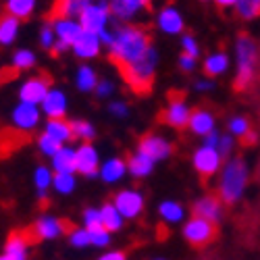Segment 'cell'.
Instances as JSON below:
<instances>
[{"mask_svg":"<svg viewBox=\"0 0 260 260\" xmlns=\"http://www.w3.org/2000/svg\"><path fill=\"white\" fill-rule=\"evenodd\" d=\"M52 162V171L54 173H77V165H75V148L71 146H62L58 152L50 158Z\"/></svg>","mask_w":260,"mask_h":260,"instance_id":"f546056e","label":"cell"},{"mask_svg":"<svg viewBox=\"0 0 260 260\" xmlns=\"http://www.w3.org/2000/svg\"><path fill=\"white\" fill-rule=\"evenodd\" d=\"M0 71H3V69H0Z\"/></svg>","mask_w":260,"mask_h":260,"instance_id":"6f0895ef","label":"cell"},{"mask_svg":"<svg viewBox=\"0 0 260 260\" xmlns=\"http://www.w3.org/2000/svg\"><path fill=\"white\" fill-rule=\"evenodd\" d=\"M154 165L156 162L148 154H144L142 150H136L127 158V175H132L134 179H146L154 171Z\"/></svg>","mask_w":260,"mask_h":260,"instance_id":"603a6c76","label":"cell"},{"mask_svg":"<svg viewBox=\"0 0 260 260\" xmlns=\"http://www.w3.org/2000/svg\"><path fill=\"white\" fill-rule=\"evenodd\" d=\"M111 5L108 0H94L92 5H88L83 9V13L79 15V23L85 31H92V34H102L104 29L111 27Z\"/></svg>","mask_w":260,"mask_h":260,"instance_id":"8992f818","label":"cell"},{"mask_svg":"<svg viewBox=\"0 0 260 260\" xmlns=\"http://www.w3.org/2000/svg\"><path fill=\"white\" fill-rule=\"evenodd\" d=\"M227 134L233 136L235 140H242V142H244V140L252 134V123H250V119L244 117V115H233V117H229V121H227Z\"/></svg>","mask_w":260,"mask_h":260,"instance_id":"8d00e7d4","label":"cell"},{"mask_svg":"<svg viewBox=\"0 0 260 260\" xmlns=\"http://www.w3.org/2000/svg\"><path fill=\"white\" fill-rule=\"evenodd\" d=\"M212 88H214V81L210 77H202V79L193 81V90H196V92H208Z\"/></svg>","mask_w":260,"mask_h":260,"instance_id":"f907efd6","label":"cell"},{"mask_svg":"<svg viewBox=\"0 0 260 260\" xmlns=\"http://www.w3.org/2000/svg\"><path fill=\"white\" fill-rule=\"evenodd\" d=\"M212 3L219 7V9H233L237 0H212Z\"/></svg>","mask_w":260,"mask_h":260,"instance_id":"f5cc1de1","label":"cell"},{"mask_svg":"<svg viewBox=\"0 0 260 260\" xmlns=\"http://www.w3.org/2000/svg\"><path fill=\"white\" fill-rule=\"evenodd\" d=\"M42 134L50 136L60 146H67L73 140V127H71V121H67V119H46L44 132Z\"/></svg>","mask_w":260,"mask_h":260,"instance_id":"d4e9b609","label":"cell"},{"mask_svg":"<svg viewBox=\"0 0 260 260\" xmlns=\"http://www.w3.org/2000/svg\"><path fill=\"white\" fill-rule=\"evenodd\" d=\"M71 127H73V138L79 140L81 144L85 142H92L96 138V127L85 121V119H77V121H71Z\"/></svg>","mask_w":260,"mask_h":260,"instance_id":"ab89813d","label":"cell"},{"mask_svg":"<svg viewBox=\"0 0 260 260\" xmlns=\"http://www.w3.org/2000/svg\"><path fill=\"white\" fill-rule=\"evenodd\" d=\"M111 202L117 206V210L123 214L125 221L138 219V216L144 212V206H146L144 193L140 189H134V187H127V189L117 191Z\"/></svg>","mask_w":260,"mask_h":260,"instance_id":"8fae6325","label":"cell"},{"mask_svg":"<svg viewBox=\"0 0 260 260\" xmlns=\"http://www.w3.org/2000/svg\"><path fill=\"white\" fill-rule=\"evenodd\" d=\"M52 181H54V173L48 167H44V165L36 167V171H34V185H36V191H38V198L42 202H46L48 189L52 187Z\"/></svg>","mask_w":260,"mask_h":260,"instance_id":"d6a6232c","label":"cell"},{"mask_svg":"<svg viewBox=\"0 0 260 260\" xmlns=\"http://www.w3.org/2000/svg\"><path fill=\"white\" fill-rule=\"evenodd\" d=\"M34 240H42V242H52V240H58V237L67 235L71 231L69 223L60 219L56 214H40L34 227L29 229Z\"/></svg>","mask_w":260,"mask_h":260,"instance_id":"30bf717a","label":"cell"},{"mask_svg":"<svg viewBox=\"0 0 260 260\" xmlns=\"http://www.w3.org/2000/svg\"><path fill=\"white\" fill-rule=\"evenodd\" d=\"M127 175V160L119 158V156H113L102 162L100 167V179L104 183H119L123 177Z\"/></svg>","mask_w":260,"mask_h":260,"instance_id":"4316f807","label":"cell"},{"mask_svg":"<svg viewBox=\"0 0 260 260\" xmlns=\"http://www.w3.org/2000/svg\"><path fill=\"white\" fill-rule=\"evenodd\" d=\"M98 73L94 67H90V64H81V67L77 69V75H75V85L77 90L88 94V92H94L96 85H98Z\"/></svg>","mask_w":260,"mask_h":260,"instance_id":"e575fe53","label":"cell"},{"mask_svg":"<svg viewBox=\"0 0 260 260\" xmlns=\"http://www.w3.org/2000/svg\"><path fill=\"white\" fill-rule=\"evenodd\" d=\"M233 9L240 19L252 21V19L260 17V0H237Z\"/></svg>","mask_w":260,"mask_h":260,"instance_id":"f35d334b","label":"cell"},{"mask_svg":"<svg viewBox=\"0 0 260 260\" xmlns=\"http://www.w3.org/2000/svg\"><path fill=\"white\" fill-rule=\"evenodd\" d=\"M96 98L98 100H106V98H111L115 94V83L111 79H100L98 85H96V90H94Z\"/></svg>","mask_w":260,"mask_h":260,"instance_id":"7dc6e473","label":"cell"},{"mask_svg":"<svg viewBox=\"0 0 260 260\" xmlns=\"http://www.w3.org/2000/svg\"><path fill=\"white\" fill-rule=\"evenodd\" d=\"M229 67H231V56H229L227 52H223V50L210 52V54L204 58V62H202V71H204V75L210 77V79L225 75V73L229 71Z\"/></svg>","mask_w":260,"mask_h":260,"instance_id":"cb8c5ba5","label":"cell"},{"mask_svg":"<svg viewBox=\"0 0 260 260\" xmlns=\"http://www.w3.org/2000/svg\"><path fill=\"white\" fill-rule=\"evenodd\" d=\"M100 214H102V227L111 233H117L125 227V219L123 214L117 210V206L113 202H106L100 206Z\"/></svg>","mask_w":260,"mask_h":260,"instance_id":"4dcf8cb0","label":"cell"},{"mask_svg":"<svg viewBox=\"0 0 260 260\" xmlns=\"http://www.w3.org/2000/svg\"><path fill=\"white\" fill-rule=\"evenodd\" d=\"M191 167H193V171H196L202 179H210V177H214V175H219V173H221L223 158H221V154L216 152L214 148L202 144V146H198L196 150H193Z\"/></svg>","mask_w":260,"mask_h":260,"instance_id":"9c48e42d","label":"cell"},{"mask_svg":"<svg viewBox=\"0 0 260 260\" xmlns=\"http://www.w3.org/2000/svg\"><path fill=\"white\" fill-rule=\"evenodd\" d=\"M181 52L183 54H189L193 58L200 56V44H198V40L193 38L191 34H183L181 36Z\"/></svg>","mask_w":260,"mask_h":260,"instance_id":"bcb514c9","label":"cell"},{"mask_svg":"<svg viewBox=\"0 0 260 260\" xmlns=\"http://www.w3.org/2000/svg\"><path fill=\"white\" fill-rule=\"evenodd\" d=\"M81 223L85 229H94V227H102V214L100 208H85L81 214Z\"/></svg>","mask_w":260,"mask_h":260,"instance_id":"ee69618b","label":"cell"},{"mask_svg":"<svg viewBox=\"0 0 260 260\" xmlns=\"http://www.w3.org/2000/svg\"><path fill=\"white\" fill-rule=\"evenodd\" d=\"M156 27L167 36H181L185 29V19L177 7L167 5L156 15Z\"/></svg>","mask_w":260,"mask_h":260,"instance_id":"e0dca14e","label":"cell"},{"mask_svg":"<svg viewBox=\"0 0 260 260\" xmlns=\"http://www.w3.org/2000/svg\"><path fill=\"white\" fill-rule=\"evenodd\" d=\"M100 48H102V40L98 34H92V31H85L79 36V40L73 44V54L81 60H92L100 54Z\"/></svg>","mask_w":260,"mask_h":260,"instance_id":"7402d4cb","label":"cell"},{"mask_svg":"<svg viewBox=\"0 0 260 260\" xmlns=\"http://www.w3.org/2000/svg\"><path fill=\"white\" fill-rule=\"evenodd\" d=\"M96 260H127V254L123 250H108L102 256H98Z\"/></svg>","mask_w":260,"mask_h":260,"instance_id":"816d5d0a","label":"cell"},{"mask_svg":"<svg viewBox=\"0 0 260 260\" xmlns=\"http://www.w3.org/2000/svg\"><path fill=\"white\" fill-rule=\"evenodd\" d=\"M138 150H142L144 154H148L154 162H160V160H167L173 154V144L160 134H146V136H142V140L138 144Z\"/></svg>","mask_w":260,"mask_h":260,"instance_id":"2e32d148","label":"cell"},{"mask_svg":"<svg viewBox=\"0 0 260 260\" xmlns=\"http://www.w3.org/2000/svg\"><path fill=\"white\" fill-rule=\"evenodd\" d=\"M108 113H111L115 119H125L129 115V106L123 100H113L108 104Z\"/></svg>","mask_w":260,"mask_h":260,"instance_id":"c3c4849f","label":"cell"},{"mask_svg":"<svg viewBox=\"0 0 260 260\" xmlns=\"http://www.w3.org/2000/svg\"><path fill=\"white\" fill-rule=\"evenodd\" d=\"M158 216L167 225H179L185 221V206L177 200H162L158 204Z\"/></svg>","mask_w":260,"mask_h":260,"instance_id":"f1b7e54d","label":"cell"},{"mask_svg":"<svg viewBox=\"0 0 260 260\" xmlns=\"http://www.w3.org/2000/svg\"><path fill=\"white\" fill-rule=\"evenodd\" d=\"M40 121H42V108L36 104L19 102L11 113V123L21 134H31L34 129H38Z\"/></svg>","mask_w":260,"mask_h":260,"instance_id":"5bb4252c","label":"cell"},{"mask_svg":"<svg viewBox=\"0 0 260 260\" xmlns=\"http://www.w3.org/2000/svg\"><path fill=\"white\" fill-rule=\"evenodd\" d=\"M111 231H106L104 227H94L90 229V237H92V246L94 248H106L111 244Z\"/></svg>","mask_w":260,"mask_h":260,"instance_id":"f6af8a7d","label":"cell"},{"mask_svg":"<svg viewBox=\"0 0 260 260\" xmlns=\"http://www.w3.org/2000/svg\"><path fill=\"white\" fill-rule=\"evenodd\" d=\"M108 5H111L113 19L121 21V23H129L152 5V0H108Z\"/></svg>","mask_w":260,"mask_h":260,"instance_id":"d6986e66","label":"cell"},{"mask_svg":"<svg viewBox=\"0 0 260 260\" xmlns=\"http://www.w3.org/2000/svg\"><path fill=\"white\" fill-rule=\"evenodd\" d=\"M235 142H237V140H235L233 136H229V134H221V132H212L210 136L204 138V144L210 146V148H214L216 152L221 154L223 160L231 158L233 150H235Z\"/></svg>","mask_w":260,"mask_h":260,"instance_id":"83f0119b","label":"cell"},{"mask_svg":"<svg viewBox=\"0 0 260 260\" xmlns=\"http://www.w3.org/2000/svg\"><path fill=\"white\" fill-rule=\"evenodd\" d=\"M187 129L193 136H198V138L210 136L212 132H216V117H214V113L210 111V108H204V106L193 108Z\"/></svg>","mask_w":260,"mask_h":260,"instance_id":"ffe728a7","label":"cell"},{"mask_svg":"<svg viewBox=\"0 0 260 260\" xmlns=\"http://www.w3.org/2000/svg\"><path fill=\"white\" fill-rule=\"evenodd\" d=\"M36 7H38V0H7L5 13L19 21H25L36 13Z\"/></svg>","mask_w":260,"mask_h":260,"instance_id":"836d02e7","label":"cell"},{"mask_svg":"<svg viewBox=\"0 0 260 260\" xmlns=\"http://www.w3.org/2000/svg\"><path fill=\"white\" fill-rule=\"evenodd\" d=\"M191 117V108L181 92H171L165 111L160 113V121L171 129H187Z\"/></svg>","mask_w":260,"mask_h":260,"instance_id":"5b68a950","label":"cell"},{"mask_svg":"<svg viewBox=\"0 0 260 260\" xmlns=\"http://www.w3.org/2000/svg\"><path fill=\"white\" fill-rule=\"evenodd\" d=\"M52 90V81L48 75H34L27 77L23 83L19 85V102H27L40 106Z\"/></svg>","mask_w":260,"mask_h":260,"instance_id":"7c38bea8","label":"cell"},{"mask_svg":"<svg viewBox=\"0 0 260 260\" xmlns=\"http://www.w3.org/2000/svg\"><path fill=\"white\" fill-rule=\"evenodd\" d=\"M36 62H38V56L34 50L29 48H19L13 52L11 56V69L15 73H23V71H29L36 67Z\"/></svg>","mask_w":260,"mask_h":260,"instance_id":"d590c367","label":"cell"},{"mask_svg":"<svg viewBox=\"0 0 260 260\" xmlns=\"http://www.w3.org/2000/svg\"><path fill=\"white\" fill-rule=\"evenodd\" d=\"M156 67H158V50L152 46L142 58L121 69V73L134 94H148L156 77Z\"/></svg>","mask_w":260,"mask_h":260,"instance_id":"277c9868","label":"cell"},{"mask_svg":"<svg viewBox=\"0 0 260 260\" xmlns=\"http://www.w3.org/2000/svg\"><path fill=\"white\" fill-rule=\"evenodd\" d=\"M177 67L183 71V73H191L193 69L198 67V58H193V56H189V54H179V58H177Z\"/></svg>","mask_w":260,"mask_h":260,"instance_id":"681fc988","label":"cell"},{"mask_svg":"<svg viewBox=\"0 0 260 260\" xmlns=\"http://www.w3.org/2000/svg\"><path fill=\"white\" fill-rule=\"evenodd\" d=\"M152 260H167V258H152Z\"/></svg>","mask_w":260,"mask_h":260,"instance_id":"11a10c76","label":"cell"},{"mask_svg":"<svg viewBox=\"0 0 260 260\" xmlns=\"http://www.w3.org/2000/svg\"><path fill=\"white\" fill-rule=\"evenodd\" d=\"M19 29H21L19 19H15L7 13L0 17V46H13L15 40L19 38Z\"/></svg>","mask_w":260,"mask_h":260,"instance_id":"1f68e13d","label":"cell"},{"mask_svg":"<svg viewBox=\"0 0 260 260\" xmlns=\"http://www.w3.org/2000/svg\"><path fill=\"white\" fill-rule=\"evenodd\" d=\"M150 48H152V40H150V34L144 27L119 25L115 27L113 42L108 46V58L121 71L138 58H142Z\"/></svg>","mask_w":260,"mask_h":260,"instance_id":"6da1fadb","label":"cell"},{"mask_svg":"<svg viewBox=\"0 0 260 260\" xmlns=\"http://www.w3.org/2000/svg\"><path fill=\"white\" fill-rule=\"evenodd\" d=\"M67 240L73 248L77 250H83V248H90L92 246V237H90V229H85L83 225L81 227H71V231L67 233Z\"/></svg>","mask_w":260,"mask_h":260,"instance_id":"60d3db41","label":"cell"},{"mask_svg":"<svg viewBox=\"0 0 260 260\" xmlns=\"http://www.w3.org/2000/svg\"><path fill=\"white\" fill-rule=\"evenodd\" d=\"M34 235L31 231H13L9 237H7V244H5V256L9 260H27L29 256V246H31Z\"/></svg>","mask_w":260,"mask_h":260,"instance_id":"ac0fdd59","label":"cell"},{"mask_svg":"<svg viewBox=\"0 0 260 260\" xmlns=\"http://www.w3.org/2000/svg\"><path fill=\"white\" fill-rule=\"evenodd\" d=\"M50 23L54 27V34H56V46L52 50V54H62L73 48V44L79 40V36L83 34V27L79 23V19H62V17H56V19H50Z\"/></svg>","mask_w":260,"mask_h":260,"instance_id":"ba28073f","label":"cell"},{"mask_svg":"<svg viewBox=\"0 0 260 260\" xmlns=\"http://www.w3.org/2000/svg\"><path fill=\"white\" fill-rule=\"evenodd\" d=\"M40 46L44 50H48V52H52L54 46H56V34H54V27H52L50 21H46L40 29Z\"/></svg>","mask_w":260,"mask_h":260,"instance_id":"b9f144b4","label":"cell"},{"mask_svg":"<svg viewBox=\"0 0 260 260\" xmlns=\"http://www.w3.org/2000/svg\"><path fill=\"white\" fill-rule=\"evenodd\" d=\"M183 240L193 246V248H204L208 244H212L216 240V235H219V229L216 225L208 223L206 219H200V216H191L183 223Z\"/></svg>","mask_w":260,"mask_h":260,"instance_id":"52a82bcc","label":"cell"},{"mask_svg":"<svg viewBox=\"0 0 260 260\" xmlns=\"http://www.w3.org/2000/svg\"><path fill=\"white\" fill-rule=\"evenodd\" d=\"M250 181V167L246 158L231 156L223 162V169L219 173V183H216V196L225 204H237L248 189Z\"/></svg>","mask_w":260,"mask_h":260,"instance_id":"7a4b0ae2","label":"cell"},{"mask_svg":"<svg viewBox=\"0 0 260 260\" xmlns=\"http://www.w3.org/2000/svg\"><path fill=\"white\" fill-rule=\"evenodd\" d=\"M62 146L58 144V142H54L50 136H46V134H40V138H38V150L44 156H48V158H52L58 150H60Z\"/></svg>","mask_w":260,"mask_h":260,"instance_id":"7bdbcfd3","label":"cell"},{"mask_svg":"<svg viewBox=\"0 0 260 260\" xmlns=\"http://www.w3.org/2000/svg\"><path fill=\"white\" fill-rule=\"evenodd\" d=\"M202 3H206V0H202Z\"/></svg>","mask_w":260,"mask_h":260,"instance_id":"9f6ffc18","label":"cell"},{"mask_svg":"<svg viewBox=\"0 0 260 260\" xmlns=\"http://www.w3.org/2000/svg\"><path fill=\"white\" fill-rule=\"evenodd\" d=\"M77 187V177L75 173H54V181H52V189L60 196H69Z\"/></svg>","mask_w":260,"mask_h":260,"instance_id":"74e56055","label":"cell"},{"mask_svg":"<svg viewBox=\"0 0 260 260\" xmlns=\"http://www.w3.org/2000/svg\"><path fill=\"white\" fill-rule=\"evenodd\" d=\"M191 210L193 216H200V219H206L212 225H219L225 216V202L216 193H204L193 202Z\"/></svg>","mask_w":260,"mask_h":260,"instance_id":"9a60e30c","label":"cell"},{"mask_svg":"<svg viewBox=\"0 0 260 260\" xmlns=\"http://www.w3.org/2000/svg\"><path fill=\"white\" fill-rule=\"evenodd\" d=\"M0 260H9V258H7L5 254H0Z\"/></svg>","mask_w":260,"mask_h":260,"instance_id":"db71d44e","label":"cell"},{"mask_svg":"<svg viewBox=\"0 0 260 260\" xmlns=\"http://www.w3.org/2000/svg\"><path fill=\"white\" fill-rule=\"evenodd\" d=\"M40 106H42V115L46 119H64V115L69 111V98L60 88H52Z\"/></svg>","mask_w":260,"mask_h":260,"instance_id":"44dd1931","label":"cell"},{"mask_svg":"<svg viewBox=\"0 0 260 260\" xmlns=\"http://www.w3.org/2000/svg\"><path fill=\"white\" fill-rule=\"evenodd\" d=\"M235 79L233 88L237 92H246L256 79V64H258V46L256 40L248 34H240L235 40Z\"/></svg>","mask_w":260,"mask_h":260,"instance_id":"3957f363","label":"cell"},{"mask_svg":"<svg viewBox=\"0 0 260 260\" xmlns=\"http://www.w3.org/2000/svg\"><path fill=\"white\" fill-rule=\"evenodd\" d=\"M94 0H54L50 17H62V19H79V15L83 13V9L92 5Z\"/></svg>","mask_w":260,"mask_h":260,"instance_id":"484cf974","label":"cell"},{"mask_svg":"<svg viewBox=\"0 0 260 260\" xmlns=\"http://www.w3.org/2000/svg\"><path fill=\"white\" fill-rule=\"evenodd\" d=\"M75 165H77V173L83 177H98L100 175V152L92 142L79 144L75 148Z\"/></svg>","mask_w":260,"mask_h":260,"instance_id":"4fadbf2b","label":"cell"}]
</instances>
